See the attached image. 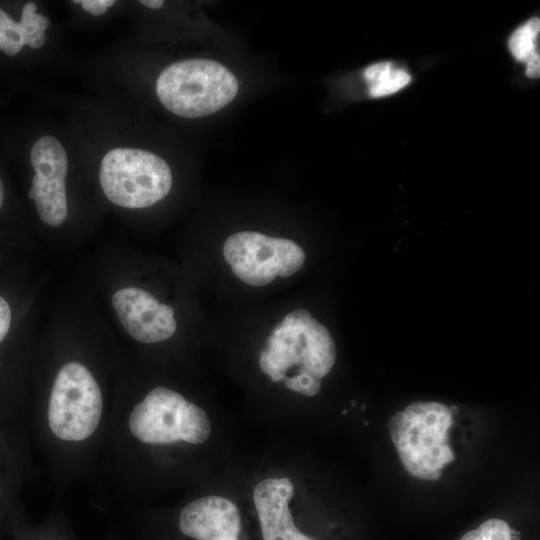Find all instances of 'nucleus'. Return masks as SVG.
Masks as SVG:
<instances>
[{
	"label": "nucleus",
	"instance_id": "obj_1",
	"mask_svg": "<svg viewBox=\"0 0 540 540\" xmlns=\"http://www.w3.org/2000/svg\"><path fill=\"white\" fill-rule=\"evenodd\" d=\"M210 434L204 409L175 389L156 386L137 397L122 393L112 401L99 469L121 497L152 451L200 445Z\"/></svg>",
	"mask_w": 540,
	"mask_h": 540
},
{
	"label": "nucleus",
	"instance_id": "obj_2",
	"mask_svg": "<svg viewBox=\"0 0 540 540\" xmlns=\"http://www.w3.org/2000/svg\"><path fill=\"white\" fill-rule=\"evenodd\" d=\"M453 424L449 407L439 402H415L388 421L391 440L405 470L420 480L437 481L454 460L448 443Z\"/></svg>",
	"mask_w": 540,
	"mask_h": 540
},
{
	"label": "nucleus",
	"instance_id": "obj_3",
	"mask_svg": "<svg viewBox=\"0 0 540 540\" xmlns=\"http://www.w3.org/2000/svg\"><path fill=\"white\" fill-rule=\"evenodd\" d=\"M237 92L234 74L219 62L208 59L175 62L160 73L156 83V93L163 106L186 118L220 110Z\"/></svg>",
	"mask_w": 540,
	"mask_h": 540
},
{
	"label": "nucleus",
	"instance_id": "obj_4",
	"mask_svg": "<svg viewBox=\"0 0 540 540\" xmlns=\"http://www.w3.org/2000/svg\"><path fill=\"white\" fill-rule=\"evenodd\" d=\"M99 180L112 203L131 209L147 208L167 196L172 173L158 155L134 148H115L102 159Z\"/></svg>",
	"mask_w": 540,
	"mask_h": 540
},
{
	"label": "nucleus",
	"instance_id": "obj_5",
	"mask_svg": "<svg viewBox=\"0 0 540 540\" xmlns=\"http://www.w3.org/2000/svg\"><path fill=\"white\" fill-rule=\"evenodd\" d=\"M35 175L28 198L34 200L41 220L49 226L61 225L68 213L65 178L67 153L55 137L43 136L30 152Z\"/></svg>",
	"mask_w": 540,
	"mask_h": 540
},
{
	"label": "nucleus",
	"instance_id": "obj_6",
	"mask_svg": "<svg viewBox=\"0 0 540 540\" xmlns=\"http://www.w3.org/2000/svg\"><path fill=\"white\" fill-rule=\"evenodd\" d=\"M112 305L129 335L141 343L165 341L176 331L173 308L161 304L146 290L120 289L114 293Z\"/></svg>",
	"mask_w": 540,
	"mask_h": 540
},
{
	"label": "nucleus",
	"instance_id": "obj_7",
	"mask_svg": "<svg viewBox=\"0 0 540 540\" xmlns=\"http://www.w3.org/2000/svg\"><path fill=\"white\" fill-rule=\"evenodd\" d=\"M178 528L194 540H237L241 518L237 506L229 499L206 495L181 508Z\"/></svg>",
	"mask_w": 540,
	"mask_h": 540
},
{
	"label": "nucleus",
	"instance_id": "obj_8",
	"mask_svg": "<svg viewBox=\"0 0 540 540\" xmlns=\"http://www.w3.org/2000/svg\"><path fill=\"white\" fill-rule=\"evenodd\" d=\"M223 256L233 273L249 285H266L278 276L274 237L252 231L234 233L224 243Z\"/></svg>",
	"mask_w": 540,
	"mask_h": 540
},
{
	"label": "nucleus",
	"instance_id": "obj_9",
	"mask_svg": "<svg viewBox=\"0 0 540 540\" xmlns=\"http://www.w3.org/2000/svg\"><path fill=\"white\" fill-rule=\"evenodd\" d=\"M293 495L294 486L286 477L267 478L255 486L253 501L264 540H313L294 524L289 509Z\"/></svg>",
	"mask_w": 540,
	"mask_h": 540
},
{
	"label": "nucleus",
	"instance_id": "obj_10",
	"mask_svg": "<svg viewBox=\"0 0 540 540\" xmlns=\"http://www.w3.org/2000/svg\"><path fill=\"white\" fill-rule=\"evenodd\" d=\"M26 466L8 436L0 430V512L19 506V489Z\"/></svg>",
	"mask_w": 540,
	"mask_h": 540
},
{
	"label": "nucleus",
	"instance_id": "obj_11",
	"mask_svg": "<svg viewBox=\"0 0 540 540\" xmlns=\"http://www.w3.org/2000/svg\"><path fill=\"white\" fill-rule=\"evenodd\" d=\"M364 78L373 97H382L397 92L410 81V75L394 68L390 62H381L367 67Z\"/></svg>",
	"mask_w": 540,
	"mask_h": 540
},
{
	"label": "nucleus",
	"instance_id": "obj_12",
	"mask_svg": "<svg viewBox=\"0 0 540 540\" xmlns=\"http://www.w3.org/2000/svg\"><path fill=\"white\" fill-rule=\"evenodd\" d=\"M540 31L539 18H532L514 31L509 39V47L513 56L522 62L539 55L537 39Z\"/></svg>",
	"mask_w": 540,
	"mask_h": 540
},
{
	"label": "nucleus",
	"instance_id": "obj_13",
	"mask_svg": "<svg viewBox=\"0 0 540 540\" xmlns=\"http://www.w3.org/2000/svg\"><path fill=\"white\" fill-rule=\"evenodd\" d=\"M33 2L26 3L22 9L20 25L22 27L25 45L38 49L45 42V30L50 25V19L36 12Z\"/></svg>",
	"mask_w": 540,
	"mask_h": 540
},
{
	"label": "nucleus",
	"instance_id": "obj_14",
	"mask_svg": "<svg viewBox=\"0 0 540 540\" xmlns=\"http://www.w3.org/2000/svg\"><path fill=\"white\" fill-rule=\"evenodd\" d=\"M278 258V276L286 278L296 273L304 264L305 253L294 241L274 237Z\"/></svg>",
	"mask_w": 540,
	"mask_h": 540
},
{
	"label": "nucleus",
	"instance_id": "obj_15",
	"mask_svg": "<svg viewBox=\"0 0 540 540\" xmlns=\"http://www.w3.org/2000/svg\"><path fill=\"white\" fill-rule=\"evenodd\" d=\"M25 45L22 27L0 8V49L15 56Z\"/></svg>",
	"mask_w": 540,
	"mask_h": 540
},
{
	"label": "nucleus",
	"instance_id": "obj_16",
	"mask_svg": "<svg viewBox=\"0 0 540 540\" xmlns=\"http://www.w3.org/2000/svg\"><path fill=\"white\" fill-rule=\"evenodd\" d=\"M460 540H512V529L504 520L491 518L465 533Z\"/></svg>",
	"mask_w": 540,
	"mask_h": 540
},
{
	"label": "nucleus",
	"instance_id": "obj_17",
	"mask_svg": "<svg viewBox=\"0 0 540 540\" xmlns=\"http://www.w3.org/2000/svg\"><path fill=\"white\" fill-rule=\"evenodd\" d=\"M284 383L288 389L306 396H314L321 389V379L306 371H300L294 376L286 377Z\"/></svg>",
	"mask_w": 540,
	"mask_h": 540
},
{
	"label": "nucleus",
	"instance_id": "obj_18",
	"mask_svg": "<svg viewBox=\"0 0 540 540\" xmlns=\"http://www.w3.org/2000/svg\"><path fill=\"white\" fill-rule=\"evenodd\" d=\"M312 318L306 309H296L290 312L280 323L283 327H305Z\"/></svg>",
	"mask_w": 540,
	"mask_h": 540
},
{
	"label": "nucleus",
	"instance_id": "obj_19",
	"mask_svg": "<svg viewBox=\"0 0 540 540\" xmlns=\"http://www.w3.org/2000/svg\"><path fill=\"white\" fill-rule=\"evenodd\" d=\"M73 3H80L81 6L92 15L104 14L107 9L115 4L114 0H74Z\"/></svg>",
	"mask_w": 540,
	"mask_h": 540
},
{
	"label": "nucleus",
	"instance_id": "obj_20",
	"mask_svg": "<svg viewBox=\"0 0 540 540\" xmlns=\"http://www.w3.org/2000/svg\"><path fill=\"white\" fill-rule=\"evenodd\" d=\"M11 324V309L8 302L0 296V344L5 339Z\"/></svg>",
	"mask_w": 540,
	"mask_h": 540
},
{
	"label": "nucleus",
	"instance_id": "obj_21",
	"mask_svg": "<svg viewBox=\"0 0 540 540\" xmlns=\"http://www.w3.org/2000/svg\"><path fill=\"white\" fill-rule=\"evenodd\" d=\"M140 3L151 9H158L164 4L162 0H141Z\"/></svg>",
	"mask_w": 540,
	"mask_h": 540
},
{
	"label": "nucleus",
	"instance_id": "obj_22",
	"mask_svg": "<svg viewBox=\"0 0 540 540\" xmlns=\"http://www.w3.org/2000/svg\"><path fill=\"white\" fill-rule=\"evenodd\" d=\"M3 201H4V188H3V184H2V182L0 180V208L3 205Z\"/></svg>",
	"mask_w": 540,
	"mask_h": 540
},
{
	"label": "nucleus",
	"instance_id": "obj_23",
	"mask_svg": "<svg viewBox=\"0 0 540 540\" xmlns=\"http://www.w3.org/2000/svg\"><path fill=\"white\" fill-rule=\"evenodd\" d=\"M449 411L453 416L458 412V407L457 406H451V407H449Z\"/></svg>",
	"mask_w": 540,
	"mask_h": 540
},
{
	"label": "nucleus",
	"instance_id": "obj_24",
	"mask_svg": "<svg viewBox=\"0 0 540 540\" xmlns=\"http://www.w3.org/2000/svg\"><path fill=\"white\" fill-rule=\"evenodd\" d=\"M1 428V427H0ZM2 429V428H1ZM3 430V429H2Z\"/></svg>",
	"mask_w": 540,
	"mask_h": 540
}]
</instances>
